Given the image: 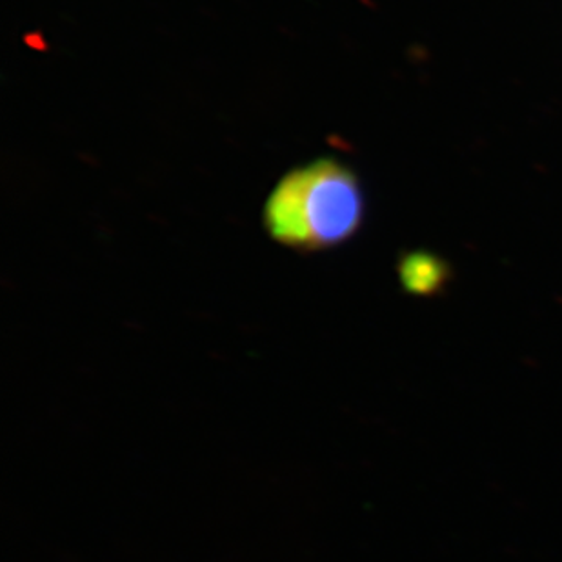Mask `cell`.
Masks as SVG:
<instances>
[{
    "label": "cell",
    "mask_w": 562,
    "mask_h": 562,
    "mask_svg": "<svg viewBox=\"0 0 562 562\" xmlns=\"http://www.w3.org/2000/svg\"><path fill=\"white\" fill-rule=\"evenodd\" d=\"M364 218L356 173L335 159L288 171L266 199L262 224L271 239L293 250L318 251L350 240Z\"/></svg>",
    "instance_id": "6da1fadb"
},
{
    "label": "cell",
    "mask_w": 562,
    "mask_h": 562,
    "mask_svg": "<svg viewBox=\"0 0 562 562\" xmlns=\"http://www.w3.org/2000/svg\"><path fill=\"white\" fill-rule=\"evenodd\" d=\"M398 273H401L404 288L414 293L434 292L446 277L442 262L423 251L404 257L403 262L398 266Z\"/></svg>",
    "instance_id": "7a4b0ae2"
}]
</instances>
